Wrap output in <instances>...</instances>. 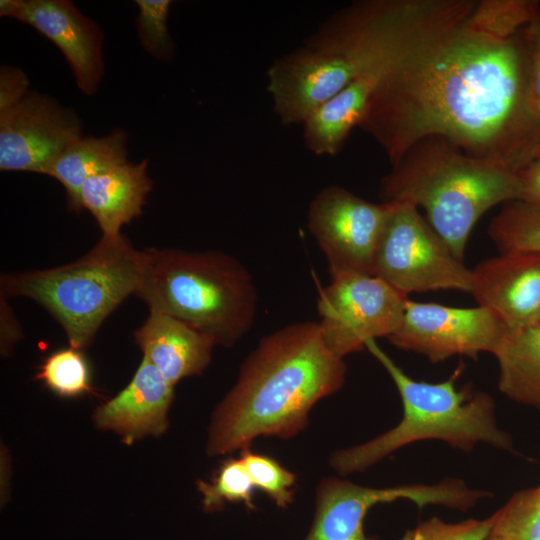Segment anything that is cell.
Wrapping results in <instances>:
<instances>
[{
	"label": "cell",
	"instance_id": "1",
	"mask_svg": "<svg viewBox=\"0 0 540 540\" xmlns=\"http://www.w3.org/2000/svg\"><path fill=\"white\" fill-rule=\"evenodd\" d=\"M465 22L390 68L371 95L358 127L391 165L431 136L516 172L533 160L540 137L526 109L523 29L501 40Z\"/></svg>",
	"mask_w": 540,
	"mask_h": 540
},
{
	"label": "cell",
	"instance_id": "2",
	"mask_svg": "<svg viewBox=\"0 0 540 540\" xmlns=\"http://www.w3.org/2000/svg\"><path fill=\"white\" fill-rule=\"evenodd\" d=\"M474 0H361L334 12L267 71L283 125L303 124L352 81L390 69L465 22Z\"/></svg>",
	"mask_w": 540,
	"mask_h": 540
},
{
	"label": "cell",
	"instance_id": "3",
	"mask_svg": "<svg viewBox=\"0 0 540 540\" xmlns=\"http://www.w3.org/2000/svg\"><path fill=\"white\" fill-rule=\"evenodd\" d=\"M345 376L343 358L326 346L317 322L289 324L264 336L213 414L208 454L248 448L259 436L296 435L312 407L339 390Z\"/></svg>",
	"mask_w": 540,
	"mask_h": 540
},
{
	"label": "cell",
	"instance_id": "4",
	"mask_svg": "<svg viewBox=\"0 0 540 540\" xmlns=\"http://www.w3.org/2000/svg\"><path fill=\"white\" fill-rule=\"evenodd\" d=\"M379 192L384 203L423 208L429 224L463 262L477 221L495 205L519 200L520 181L502 161L468 155L449 140L431 136L391 165Z\"/></svg>",
	"mask_w": 540,
	"mask_h": 540
},
{
	"label": "cell",
	"instance_id": "5",
	"mask_svg": "<svg viewBox=\"0 0 540 540\" xmlns=\"http://www.w3.org/2000/svg\"><path fill=\"white\" fill-rule=\"evenodd\" d=\"M136 296L149 311L174 317L231 347L253 326L257 290L246 267L218 251L148 248Z\"/></svg>",
	"mask_w": 540,
	"mask_h": 540
},
{
	"label": "cell",
	"instance_id": "6",
	"mask_svg": "<svg viewBox=\"0 0 540 540\" xmlns=\"http://www.w3.org/2000/svg\"><path fill=\"white\" fill-rule=\"evenodd\" d=\"M367 349L385 368L400 395L403 415L390 430L362 444L336 451L330 463L341 475L365 471L404 446L439 440L470 452L479 444L512 451L513 439L496 417L494 399L483 391L456 387V376L439 383L408 376L376 343Z\"/></svg>",
	"mask_w": 540,
	"mask_h": 540
},
{
	"label": "cell",
	"instance_id": "7",
	"mask_svg": "<svg viewBox=\"0 0 540 540\" xmlns=\"http://www.w3.org/2000/svg\"><path fill=\"white\" fill-rule=\"evenodd\" d=\"M143 262V251L136 250L122 234L101 236L71 263L2 275L1 294L40 304L63 328L70 347L83 350L107 317L136 294Z\"/></svg>",
	"mask_w": 540,
	"mask_h": 540
},
{
	"label": "cell",
	"instance_id": "8",
	"mask_svg": "<svg viewBox=\"0 0 540 540\" xmlns=\"http://www.w3.org/2000/svg\"><path fill=\"white\" fill-rule=\"evenodd\" d=\"M379 236L372 274L401 294L472 291L471 269L458 260L418 208L391 203Z\"/></svg>",
	"mask_w": 540,
	"mask_h": 540
},
{
	"label": "cell",
	"instance_id": "9",
	"mask_svg": "<svg viewBox=\"0 0 540 540\" xmlns=\"http://www.w3.org/2000/svg\"><path fill=\"white\" fill-rule=\"evenodd\" d=\"M489 496L488 491L471 488L457 478L383 488L327 478L318 486L315 517L305 540H374L366 536L363 522L367 512L377 504L403 499L419 508L440 505L466 511Z\"/></svg>",
	"mask_w": 540,
	"mask_h": 540
},
{
	"label": "cell",
	"instance_id": "10",
	"mask_svg": "<svg viewBox=\"0 0 540 540\" xmlns=\"http://www.w3.org/2000/svg\"><path fill=\"white\" fill-rule=\"evenodd\" d=\"M408 297L382 279L349 273L320 290L317 310L322 338L335 355L365 349L370 340L388 338L399 327Z\"/></svg>",
	"mask_w": 540,
	"mask_h": 540
},
{
	"label": "cell",
	"instance_id": "11",
	"mask_svg": "<svg viewBox=\"0 0 540 540\" xmlns=\"http://www.w3.org/2000/svg\"><path fill=\"white\" fill-rule=\"evenodd\" d=\"M391 203H373L331 185L312 199L307 226L323 252L331 277L372 274L376 245Z\"/></svg>",
	"mask_w": 540,
	"mask_h": 540
},
{
	"label": "cell",
	"instance_id": "12",
	"mask_svg": "<svg viewBox=\"0 0 540 540\" xmlns=\"http://www.w3.org/2000/svg\"><path fill=\"white\" fill-rule=\"evenodd\" d=\"M508 332L494 313L481 306L459 308L408 298L399 327L387 339L401 350L438 363L453 356L494 355Z\"/></svg>",
	"mask_w": 540,
	"mask_h": 540
},
{
	"label": "cell",
	"instance_id": "13",
	"mask_svg": "<svg viewBox=\"0 0 540 540\" xmlns=\"http://www.w3.org/2000/svg\"><path fill=\"white\" fill-rule=\"evenodd\" d=\"M82 137V123L73 109L29 91L0 113V170L47 175L63 150Z\"/></svg>",
	"mask_w": 540,
	"mask_h": 540
},
{
	"label": "cell",
	"instance_id": "14",
	"mask_svg": "<svg viewBox=\"0 0 540 540\" xmlns=\"http://www.w3.org/2000/svg\"><path fill=\"white\" fill-rule=\"evenodd\" d=\"M0 15L25 22L65 56L85 95H93L104 75L103 32L68 0H1Z\"/></svg>",
	"mask_w": 540,
	"mask_h": 540
},
{
	"label": "cell",
	"instance_id": "15",
	"mask_svg": "<svg viewBox=\"0 0 540 540\" xmlns=\"http://www.w3.org/2000/svg\"><path fill=\"white\" fill-rule=\"evenodd\" d=\"M471 295L509 331L535 323L540 315V253L502 252L473 269Z\"/></svg>",
	"mask_w": 540,
	"mask_h": 540
},
{
	"label": "cell",
	"instance_id": "16",
	"mask_svg": "<svg viewBox=\"0 0 540 540\" xmlns=\"http://www.w3.org/2000/svg\"><path fill=\"white\" fill-rule=\"evenodd\" d=\"M173 398L174 385L143 357L129 384L96 410L94 421L98 428L114 431L129 443L158 436L167 429Z\"/></svg>",
	"mask_w": 540,
	"mask_h": 540
},
{
	"label": "cell",
	"instance_id": "17",
	"mask_svg": "<svg viewBox=\"0 0 540 540\" xmlns=\"http://www.w3.org/2000/svg\"><path fill=\"white\" fill-rule=\"evenodd\" d=\"M134 339L162 376L175 385L201 374L209 365L215 343L205 334L167 314L149 311Z\"/></svg>",
	"mask_w": 540,
	"mask_h": 540
},
{
	"label": "cell",
	"instance_id": "18",
	"mask_svg": "<svg viewBox=\"0 0 540 540\" xmlns=\"http://www.w3.org/2000/svg\"><path fill=\"white\" fill-rule=\"evenodd\" d=\"M148 160L124 163L88 179L81 190L83 210L96 220L102 236L120 235L123 225L140 216L153 181Z\"/></svg>",
	"mask_w": 540,
	"mask_h": 540
},
{
	"label": "cell",
	"instance_id": "19",
	"mask_svg": "<svg viewBox=\"0 0 540 540\" xmlns=\"http://www.w3.org/2000/svg\"><path fill=\"white\" fill-rule=\"evenodd\" d=\"M388 70L360 76L320 105L302 124L307 149L316 155L334 156L339 153L351 130L358 126L371 95Z\"/></svg>",
	"mask_w": 540,
	"mask_h": 540
},
{
	"label": "cell",
	"instance_id": "20",
	"mask_svg": "<svg viewBox=\"0 0 540 540\" xmlns=\"http://www.w3.org/2000/svg\"><path fill=\"white\" fill-rule=\"evenodd\" d=\"M127 140V133L121 129L103 137H82L57 157L47 175L64 187L70 211L83 210L81 190L88 179L127 163Z\"/></svg>",
	"mask_w": 540,
	"mask_h": 540
},
{
	"label": "cell",
	"instance_id": "21",
	"mask_svg": "<svg viewBox=\"0 0 540 540\" xmlns=\"http://www.w3.org/2000/svg\"><path fill=\"white\" fill-rule=\"evenodd\" d=\"M498 388L519 404L540 410V326L509 331L494 353Z\"/></svg>",
	"mask_w": 540,
	"mask_h": 540
},
{
	"label": "cell",
	"instance_id": "22",
	"mask_svg": "<svg viewBox=\"0 0 540 540\" xmlns=\"http://www.w3.org/2000/svg\"><path fill=\"white\" fill-rule=\"evenodd\" d=\"M540 16V4L533 0H480L466 19L471 29L501 40L518 34Z\"/></svg>",
	"mask_w": 540,
	"mask_h": 540
},
{
	"label": "cell",
	"instance_id": "23",
	"mask_svg": "<svg viewBox=\"0 0 540 540\" xmlns=\"http://www.w3.org/2000/svg\"><path fill=\"white\" fill-rule=\"evenodd\" d=\"M488 235L501 253H540V210L519 200L505 203L491 220Z\"/></svg>",
	"mask_w": 540,
	"mask_h": 540
},
{
	"label": "cell",
	"instance_id": "24",
	"mask_svg": "<svg viewBox=\"0 0 540 540\" xmlns=\"http://www.w3.org/2000/svg\"><path fill=\"white\" fill-rule=\"evenodd\" d=\"M496 513L492 533L502 540H540V483L514 493Z\"/></svg>",
	"mask_w": 540,
	"mask_h": 540
},
{
	"label": "cell",
	"instance_id": "25",
	"mask_svg": "<svg viewBox=\"0 0 540 540\" xmlns=\"http://www.w3.org/2000/svg\"><path fill=\"white\" fill-rule=\"evenodd\" d=\"M37 379L62 397H76L90 389V371L81 350L73 347L50 354L40 366Z\"/></svg>",
	"mask_w": 540,
	"mask_h": 540
},
{
	"label": "cell",
	"instance_id": "26",
	"mask_svg": "<svg viewBox=\"0 0 540 540\" xmlns=\"http://www.w3.org/2000/svg\"><path fill=\"white\" fill-rule=\"evenodd\" d=\"M197 488L207 512L220 510L226 502H242L254 508V485L240 458H229L219 468L211 482L199 480Z\"/></svg>",
	"mask_w": 540,
	"mask_h": 540
},
{
	"label": "cell",
	"instance_id": "27",
	"mask_svg": "<svg viewBox=\"0 0 540 540\" xmlns=\"http://www.w3.org/2000/svg\"><path fill=\"white\" fill-rule=\"evenodd\" d=\"M242 461L255 489L262 490L274 503L282 508L293 501L296 477L276 460L244 448L241 450Z\"/></svg>",
	"mask_w": 540,
	"mask_h": 540
},
{
	"label": "cell",
	"instance_id": "28",
	"mask_svg": "<svg viewBox=\"0 0 540 540\" xmlns=\"http://www.w3.org/2000/svg\"><path fill=\"white\" fill-rule=\"evenodd\" d=\"M139 11L135 21L138 37L145 51L159 61L173 58L174 42L167 19L171 1L136 0Z\"/></svg>",
	"mask_w": 540,
	"mask_h": 540
},
{
	"label": "cell",
	"instance_id": "29",
	"mask_svg": "<svg viewBox=\"0 0 540 540\" xmlns=\"http://www.w3.org/2000/svg\"><path fill=\"white\" fill-rule=\"evenodd\" d=\"M497 520L496 511L484 519L447 523L432 517L407 530L399 540H488Z\"/></svg>",
	"mask_w": 540,
	"mask_h": 540
},
{
	"label": "cell",
	"instance_id": "30",
	"mask_svg": "<svg viewBox=\"0 0 540 540\" xmlns=\"http://www.w3.org/2000/svg\"><path fill=\"white\" fill-rule=\"evenodd\" d=\"M522 32L529 53L526 109L537 125L540 136V16L524 27Z\"/></svg>",
	"mask_w": 540,
	"mask_h": 540
},
{
	"label": "cell",
	"instance_id": "31",
	"mask_svg": "<svg viewBox=\"0 0 540 540\" xmlns=\"http://www.w3.org/2000/svg\"><path fill=\"white\" fill-rule=\"evenodd\" d=\"M29 79L19 68L2 66L0 69V113L19 103L29 92Z\"/></svg>",
	"mask_w": 540,
	"mask_h": 540
},
{
	"label": "cell",
	"instance_id": "32",
	"mask_svg": "<svg viewBox=\"0 0 540 540\" xmlns=\"http://www.w3.org/2000/svg\"><path fill=\"white\" fill-rule=\"evenodd\" d=\"M519 201L540 210V159H534L517 172Z\"/></svg>",
	"mask_w": 540,
	"mask_h": 540
},
{
	"label": "cell",
	"instance_id": "33",
	"mask_svg": "<svg viewBox=\"0 0 540 540\" xmlns=\"http://www.w3.org/2000/svg\"><path fill=\"white\" fill-rule=\"evenodd\" d=\"M3 295V294H1ZM1 296V351L9 352L22 335L21 327L16 320L11 307L6 302V296Z\"/></svg>",
	"mask_w": 540,
	"mask_h": 540
},
{
	"label": "cell",
	"instance_id": "34",
	"mask_svg": "<svg viewBox=\"0 0 540 540\" xmlns=\"http://www.w3.org/2000/svg\"><path fill=\"white\" fill-rule=\"evenodd\" d=\"M534 159H540V143L538 144V146L535 149L533 160Z\"/></svg>",
	"mask_w": 540,
	"mask_h": 540
},
{
	"label": "cell",
	"instance_id": "35",
	"mask_svg": "<svg viewBox=\"0 0 540 540\" xmlns=\"http://www.w3.org/2000/svg\"><path fill=\"white\" fill-rule=\"evenodd\" d=\"M488 540H502V539L499 536L492 533L490 537L488 538Z\"/></svg>",
	"mask_w": 540,
	"mask_h": 540
},
{
	"label": "cell",
	"instance_id": "36",
	"mask_svg": "<svg viewBox=\"0 0 540 540\" xmlns=\"http://www.w3.org/2000/svg\"><path fill=\"white\" fill-rule=\"evenodd\" d=\"M533 325H539L540 326V315L536 319L535 323Z\"/></svg>",
	"mask_w": 540,
	"mask_h": 540
}]
</instances>
